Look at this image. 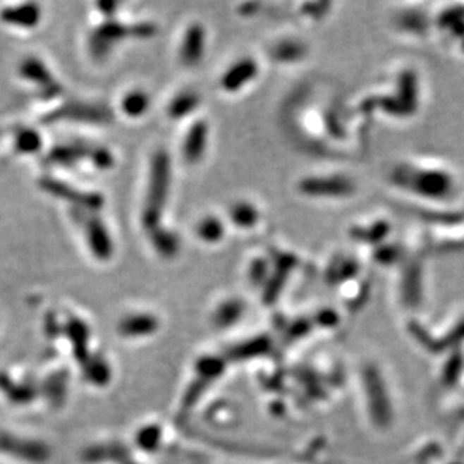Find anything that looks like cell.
Returning <instances> with one entry per match:
<instances>
[{
	"label": "cell",
	"instance_id": "277c9868",
	"mask_svg": "<svg viewBox=\"0 0 464 464\" xmlns=\"http://www.w3.org/2000/svg\"><path fill=\"white\" fill-rule=\"evenodd\" d=\"M80 223H83L87 245L92 254L98 260H109L113 256V242L107 227L95 215L80 219Z\"/></svg>",
	"mask_w": 464,
	"mask_h": 464
},
{
	"label": "cell",
	"instance_id": "8fae6325",
	"mask_svg": "<svg viewBox=\"0 0 464 464\" xmlns=\"http://www.w3.org/2000/svg\"><path fill=\"white\" fill-rule=\"evenodd\" d=\"M207 143V125L204 122H197L191 126L183 143L185 159L190 162H197L204 154Z\"/></svg>",
	"mask_w": 464,
	"mask_h": 464
},
{
	"label": "cell",
	"instance_id": "ffe728a7",
	"mask_svg": "<svg viewBox=\"0 0 464 464\" xmlns=\"http://www.w3.org/2000/svg\"><path fill=\"white\" fill-rule=\"evenodd\" d=\"M231 219L240 227H251L257 221V211L248 203H238L231 209Z\"/></svg>",
	"mask_w": 464,
	"mask_h": 464
},
{
	"label": "cell",
	"instance_id": "e0dca14e",
	"mask_svg": "<svg viewBox=\"0 0 464 464\" xmlns=\"http://www.w3.org/2000/svg\"><path fill=\"white\" fill-rule=\"evenodd\" d=\"M157 320L152 316L142 315V316H133L125 319L121 323V331L125 335H145L155 331Z\"/></svg>",
	"mask_w": 464,
	"mask_h": 464
},
{
	"label": "cell",
	"instance_id": "4fadbf2b",
	"mask_svg": "<svg viewBox=\"0 0 464 464\" xmlns=\"http://www.w3.org/2000/svg\"><path fill=\"white\" fill-rule=\"evenodd\" d=\"M303 190L308 194L317 195H344L352 191V185L347 179L331 178V179H310L303 183Z\"/></svg>",
	"mask_w": 464,
	"mask_h": 464
},
{
	"label": "cell",
	"instance_id": "ac0fdd59",
	"mask_svg": "<svg viewBox=\"0 0 464 464\" xmlns=\"http://www.w3.org/2000/svg\"><path fill=\"white\" fill-rule=\"evenodd\" d=\"M197 235H199L202 240L214 243L224 236V227L218 218L207 216L197 226Z\"/></svg>",
	"mask_w": 464,
	"mask_h": 464
},
{
	"label": "cell",
	"instance_id": "7402d4cb",
	"mask_svg": "<svg viewBox=\"0 0 464 464\" xmlns=\"http://www.w3.org/2000/svg\"><path fill=\"white\" fill-rule=\"evenodd\" d=\"M98 8L101 9V13L104 16L110 17L113 14V9L118 8V4H114V2H101V4H98Z\"/></svg>",
	"mask_w": 464,
	"mask_h": 464
},
{
	"label": "cell",
	"instance_id": "30bf717a",
	"mask_svg": "<svg viewBox=\"0 0 464 464\" xmlns=\"http://www.w3.org/2000/svg\"><path fill=\"white\" fill-rule=\"evenodd\" d=\"M53 118L59 119H74V121H87V122H106L110 119V113L107 109L97 106H86V104H69L62 107L59 111L53 114Z\"/></svg>",
	"mask_w": 464,
	"mask_h": 464
},
{
	"label": "cell",
	"instance_id": "9c48e42d",
	"mask_svg": "<svg viewBox=\"0 0 464 464\" xmlns=\"http://www.w3.org/2000/svg\"><path fill=\"white\" fill-rule=\"evenodd\" d=\"M257 75V63L252 59H243L231 66L221 78V86L227 92H235L245 86Z\"/></svg>",
	"mask_w": 464,
	"mask_h": 464
},
{
	"label": "cell",
	"instance_id": "d6986e66",
	"mask_svg": "<svg viewBox=\"0 0 464 464\" xmlns=\"http://www.w3.org/2000/svg\"><path fill=\"white\" fill-rule=\"evenodd\" d=\"M42 146L41 135L35 130H21L16 137V147L21 154H35Z\"/></svg>",
	"mask_w": 464,
	"mask_h": 464
},
{
	"label": "cell",
	"instance_id": "6da1fadb",
	"mask_svg": "<svg viewBox=\"0 0 464 464\" xmlns=\"http://www.w3.org/2000/svg\"><path fill=\"white\" fill-rule=\"evenodd\" d=\"M171 181L170 157L166 150H158L152 157L149 173L147 194L142 214L143 226L150 231L159 226L161 214L167 202Z\"/></svg>",
	"mask_w": 464,
	"mask_h": 464
},
{
	"label": "cell",
	"instance_id": "52a82bcc",
	"mask_svg": "<svg viewBox=\"0 0 464 464\" xmlns=\"http://www.w3.org/2000/svg\"><path fill=\"white\" fill-rule=\"evenodd\" d=\"M413 188L427 197H442L449 191L451 181L440 171H422L412 176Z\"/></svg>",
	"mask_w": 464,
	"mask_h": 464
},
{
	"label": "cell",
	"instance_id": "5bb4252c",
	"mask_svg": "<svg viewBox=\"0 0 464 464\" xmlns=\"http://www.w3.org/2000/svg\"><path fill=\"white\" fill-rule=\"evenodd\" d=\"M150 240H152V245L159 256L166 259L175 257L179 251V239L176 235L166 228H159V226L150 230Z\"/></svg>",
	"mask_w": 464,
	"mask_h": 464
},
{
	"label": "cell",
	"instance_id": "3957f363",
	"mask_svg": "<svg viewBox=\"0 0 464 464\" xmlns=\"http://www.w3.org/2000/svg\"><path fill=\"white\" fill-rule=\"evenodd\" d=\"M131 37L133 26H125L119 21L116 23L113 20H109L90 33L89 50L92 56L97 57V59H102V57H106L111 51L116 42H121L122 39Z\"/></svg>",
	"mask_w": 464,
	"mask_h": 464
},
{
	"label": "cell",
	"instance_id": "7c38bea8",
	"mask_svg": "<svg viewBox=\"0 0 464 464\" xmlns=\"http://www.w3.org/2000/svg\"><path fill=\"white\" fill-rule=\"evenodd\" d=\"M92 150H94V147H89L81 143L59 145L50 152L49 161L54 162V164H59V166H74L75 162L85 159V158L90 159Z\"/></svg>",
	"mask_w": 464,
	"mask_h": 464
},
{
	"label": "cell",
	"instance_id": "5b68a950",
	"mask_svg": "<svg viewBox=\"0 0 464 464\" xmlns=\"http://www.w3.org/2000/svg\"><path fill=\"white\" fill-rule=\"evenodd\" d=\"M20 75L29 81H33V83H37L42 89L44 95L47 97L57 95L61 92V86L59 83H56L54 78L51 77L49 68L39 59H37V57H28V59L21 62Z\"/></svg>",
	"mask_w": 464,
	"mask_h": 464
},
{
	"label": "cell",
	"instance_id": "ba28073f",
	"mask_svg": "<svg viewBox=\"0 0 464 464\" xmlns=\"http://www.w3.org/2000/svg\"><path fill=\"white\" fill-rule=\"evenodd\" d=\"M204 29L200 25H193L188 28L182 42L181 57L182 62L188 66H194L200 62L204 53Z\"/></svg>",
	"mask_w": 464,
	"mask_h": 464
},
{
	"label": "cell",
	"instance_id": "44dd1931",
	"mask_svg": "<svg viewBox=\"0 0 464 464\" xmlns=\"http://www.w3.org/2000/svg\"><path fill=\"white\" fill-rule=\"evenodd\" d=\"M90 161L94 162L98 169H102V170L110 169L114 162L113 155L109 152V150L106 147H99V146L94 147V150H92Z\"/></svg>",
	"mask_w": 464,
	"mask_h": 464
},
{
	"label": "cell",
	"instance_id": "8992f818",
	"mask_svg": "<svg viewBox=\"0 0 464 464\" xmlns=\"http://www.w3.org/2000/svg\"><path fill=\"white\" fill-rule=\"evenodd\" d=\"M0 20L6 25L23 29H32L41 20V8L38 4H23L17 6H8L0 13Z\"/></svg>",
	"mask_w": 464,
	"mask_h": 464
},
{
	"label": "cell",
	"instance_id": "2e32d148",
	"mask_svg": "<svg viewBox=\"0 0 464 464\" xmlns=\"http://www.w3.org/2000/svg\"><path fill=\"white\" fill-rule=\"evenodd\" d=\"M150 106V98L143 90H133L122 99V110L131 118H140Z\"/></svg>",
	"mask_w": 464,
	"mask_h": 464
},
{
	"label": "cell",
	"instance_id": "9a60e30c",
	"mask_svg": "<svg viewBox=\"0 0 464 464\" xmlns=\"http://www.w3.org/2000/svg\"><path fill=\"white\" fill-rule=\"evenodd\" d=\"M199 95L194 94V92H182L170 102L169 116L173 119H181L183 116L193 113L199 106Z\"/></svg>",
	"mask_w": 464,
	"mask_h": 464
},
{
	"label": "cell",
	"instance_id": "7a4b0ae2",
	"mask_svg": "<svg viewBox=\"0 0 464 464\" xmlns=\"http://www.w3.org/2000/svg\"><path fill=\"white\" fill-rule=\"evenodd\" d=\"M41 188L44 191H47L49 194L59 197L62 200L71 202L74 206H78L81 209H86V211H98V209L102 207L104 199L102 195L98 193H89V191H80L71 185H68L59 179L54 178H42L39 181Z\"/></svg>",
	"mask_w": 464,
	"mask_h": 464
}]
</instances>
